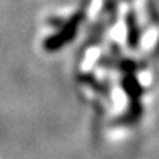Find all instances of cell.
Listing matches in <instances>:
<instances>
[{
	"label": "cell",
	"mask_w": 159,
	"mask_h": 159,
	"mask_svg": "<svg viewBox=\"0 0 159 159\" xmlns=\"http://www.w3.org/2000/svg\"><path fill=\"white\" fill-rule=\"evenodd\" d=\"M81 19H82V15L77 13L76 16H73L65 25L61 28L60 33L48 37L45 40V44H44V47H45L47 51H56V49L61 48L62 45H65L66 43L70 41V40L76 36L77 25H78V23L81 21Z\"/></svg>",
	"instance_id": "6da1fadb"
},
{
	"label": "cell",
	"mask_w": 159,
	"mask_h": 159,
	"mask_svg": "<svg viewBox=\"0 0 159 159\" xmlns=\"http://www.w3.org/2000/svg\"><path fill=\"white\" fill-rule=\"evenodd\" d=\"M135 20H134V17H133V15H130L129 16V27H130V34H129V40H130V44L131 45H135L137 44V40H138V37H139V29L137 28V25H135Z\"/></svg>",
	"instance_id": "7a4b0ae2"
}]
</instances>
